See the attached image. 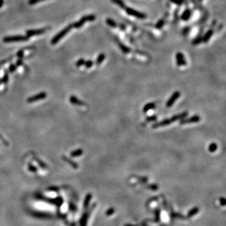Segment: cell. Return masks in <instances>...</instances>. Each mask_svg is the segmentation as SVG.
I'll return each mask as SVG.
<instances>
[{
	"label": "cell",
	"instance_id": "484cf974",
	"mask_svg": "<svg viewBox=\"0 0 226 226\" xmlns=\"http://www.w3.org/2000/svg\"><path fill=\"white\" fill-rule=\"evenodd\" d=\"M201 42H202V36H200V35L199 34L197 37H196L195 39L193 40L192 43H193L194 45H197L200 44Z\"/></svg>",
	"mask_w": 226,
	"mask_h": 226
},
{
	"label": "cell",
	"instance_id": "e0dca14e",
	"mask_svg": "<svg viewBox=\"0 0 226 226\" xmlns=\"http://www.w3.org/2000/svg\"><path fill=\"white\" fill-rule=\"evenodd\" d=\"M110 1H111L112 3H113L114 4H117V5L118 6H119L121 8L125 9L126 8V5L123 0H110Z\"/></svg>",
	"mask_w": 226,
	"mask_h": 226
},
{
	"label": "cell",
	"instance_id": "ffe728a7",
	"mask_svg": "<svg viewBox=\"0 0 226 226\" xmlns=\"http://www.w3.org/2000/svg\"><path fill=\"white\" fill-rule=\"evenodd\" d=\"M82 18L84 20H85V21L86 22L94 21L96 18V16H95L94 14H89V15L84 16V17H82Z\"/></svg>",
	"mask_w": 226,
	"mask_h": 226
},
{
	"label": "cell",
	"instance_id": "9a60e30c",
	"mask_svg": "<svg viewBox=\"0 0 226 226\" xmlns=\"http://www.w3.org/2000/svg\"><path fill=\"white\" fill-rule=\"evenodd\" d=\"M33 158H34L35 161H36V162L38 164H39V165L41 167V168H42V169H47V168H48L47 165L45 163H44L43 161L42 160H40V158H38L37 156H33Z\"/></svg>",
	"mask_w": 226,
	"mask_h": 226
},
{
	"label": "cell",
	"instance_id": "8fae6325",
	"mask_svg": "<svg viewBox=\"0 0 226 226\" xmlns=\"http://www.w3.org/2000/svg\"><path fill=\"white\" fill-rule=\"evenodd\" d=\"M62 159L65 161V162L67 163H68L69 165H70L73 168H74V169H77V168H79L78 164L73 161L72 160L70 159L69 157L66 156L65 155H62Z\"/></svg>",
	"mask_w": 226,
	"mask_h": 226
},
{
	"label": "cell",
	"instance_id": "7402d4cb",
	"mask_svg": "<svg viewBox=\"0 0 226 226\" xmlns=\"http://www.w3.org/2000/svg\"><path fill=\"white\" fill-rule=\"evenodd\" d=\"M217 148H218L217 144L215 143H212L209 145L208 149H209V152L214 153L216 152V150L217 149Z\"/></svg>",
	"mask_w": 226,
	"mask_h": 226
},
{
	"label": "cell",
	"instance_id": "f1b7e54d",
	"mask_svg": "<svg viewBox=\"0 0 226 226\" xmlns=\"http://www.w3.org/2000/svg\"><path fill=\"white\" fill-rule=\"evenodd\" d=\"M157 119H158V117H157L156 115H153V116H151L146 117V121L148 122V123H149V122L156 121Z\"/></svg>",
	"mask_w": 226,
	"mask_h": 226
},
{
	"label": "cell",
	"instance_id": "52a82bcc",
	"mask_svg": "<svg viewBox=\"0 0 226 226\" xmlns=\"http://www.w3.org/2000/svg\"><path fill=\"white\" fill-rule=\"evenodd\" d=\"M180 92L178 91L174 92V93L172 94V95H171V97H170L169 99H168L167 102H166V107L168 108H171V107L174 105L175 102V101L180 97Z\"/></svg>",
	"mask_w": 226,
	"mask_h": 226
},
{
	"label": "cell",
	"instance_id": "3957f363",
	"mask_svg": "<svg viewBox=\"0 0 226 226\" xmlns=\"http://www.w3.org/2000/svg\"><path fill=\"white\" fill-rule=\"evenodd\" d=\"M29 37L26 35H15V36H8L3 38L4 43H11V42H25L28 40Z\"/></svg>",
	"mask_w": 226,
	"mask_h": 226
},
{
	"label": "cell",
	"instance_id": "60d3db41",
	"mask_svg": "<svg viewBox=\"0 0 226 226\" xmlns=\"http://www.w3.org/2000/svg\"><path fill=\"white\" fill-rule=\"evenodd\" d=\"M48 190H50V191H52V192H56V191H57V190H58V189L57 187H53L48 188Z\"/></svg>",
	"mask_w": 226,
	"mask_h": 226
},
{
	"label": "cell",
	"instance_id": "4fadbf2b",
	"mask_svg": "<svg viewBox=\"0 0 226 226\" xmlns=\"http://www.w3.org/2000/svg\"><path fill=\"white\" fill-rule=\"evenodd\" d=\"M155 107H156V104H155V102H148V103L146 104L145 106H144L143 108V111L144 113H146L148 112L149 111H150V110L155 109Z\"/></svg>",
	"mask_w": 226,
	"mask_h": 226
},
{
	"label": "cell",
	"instance_id": "7bdbcfd3",
	"mask_svg": "<svg viewBox=\"0 0 226 226\" xmlns=\"http://www.w3.org/2000/svg\"><path fill=\"white\" fill-rule=\"evenodd\" d=\"M119 27H120V28H121L123 29V30H124V29L126 28V26H124V25H123V24H121V25L120 24V25H119Z\"/></svg>",
	"mask_w": 226,
	"mask_h": 226
},
{
	"label": "cell",
	"instance_id": "8992f818",
	"mask_svg": "<svg viewBox=\"0 0 226 226\" xmlns=\"http://www.w3.org/2000/svg\"><path fill=\"white\" fill-rule=\"evenodd\" d=\"M47 94L46 92H42L37 94L28 97L26 101H27L28 103H33V102H37V101L40 100H42V99H45L47 97Z\"/></svg>",
	"mask_w": 226,
	"mask_h": 226
},
{
	"label": "cell",
	"instance_id": "ba28073f",
	"mask_svg": "<svg viewBox=\"0 0 226 226\" xmlns=\"http://www.w3.org/2000/svg\"><path fill=\"white\" fill-rule=\"evenodd\" d=\"M176 58H177V64L179 67L187 65V62H186L185 59L184 55H183L182 53H177L176 54Z\"/></svg>",
	"mask_w": 226,
	"mask_h": 226
},
{
	"label": "cell",
	"instance_id": "ab89813d",
	"mask_svg": "<svg viewBox=\"0 0 226 226\" xmlns=\"http://www.w3.org/2000/svg\"><path fill=\"white\" fill-rule=\"evenodd\" d=\"M22 64H23V61H22L21 58H20L19 60H18L17 61V64H16V65L17 66H21Z\"/></svg>",
	"mask_w": 226,
	"mask_h": 226
},
{
	"label": "cell",
	"instance_id": "7a4b0ae2",
	"mask_svg": "<svg viewBox=\"0 0 226 226\" xmlns=\"http://www.w3.org/2000/svg\"><path fill=\"white\" fill-rule=\"evenodd\" d=\"M72 28H73L72 24L69 25L67 27H65V28L63 29L61 32H60L59 33H57V34L53 38L52 41H51V43H52V45H55V44L58 43V42H59V41L61 40L64 36H65V35L70 32V30H71Z\"/></svg>",
	"mask_w": 226,
	"mask_h": 226
},
{
	"label": "cell",
	"instance_id": "d4e9b609",
	"mask_svg": "<svg viewBox=\"0 0 226 226\" xmlns=\"http://www.w3.org/2000/svg\"><path fill=\"white\" fill-rule=\"evenodd\" d=\"M165 23V20H164L163 19H161V20H158V21H157L156 25H155V27H156L157 29H161V28L164 26Z\"/></svg>",
	"mask_w": 226,
	"mask_h": 226
},
{
	"label": "cell",
	"instance_id": "cb8c5ba5",
	"mask_svg": "<svg viewBox=\"0 0 226 226\" xmlns=\"http://www.w3.org/2000/svg\"><path fill=\"white\" fill-rule=\"evenodd\" d=\"M146 187L147 188V189H149V190H153V191H156V190H157L158 189H159V186H158V185L155 184V183L147 185L146 186Z\"/></svg>",
	"mask_w": 226,
	"mask_h": 226
},
{
	"label": "cell",
	"instance_id": "d590c367",
	"mask_svg": "<svg viewBox=\"0 0 226 226\" xmlns=\"http://www.w3.org/2000/svg\"><path fill=\"white\" fill-rule=\"evenodd\" d=\"M0 141H1V142H2V143H3L4 145H5V146H8L9 143H8V141H7L6 140V139H4V138L2 136H1V134H0Z\"/></svg>",
	"mask_w": 226,
	"mask_h": 226
},
{
	"label": "cell",
	"instance_id": "83f0119b",
	"mask_svg": "<svg viewBox=\"0 0 226 226\" xmlns=\"http://www.w3.org/2000/svg\"><path fill=\"white\" fill-rule=\"evenodd\" d=\"M91 199H92V195L91 194V193H89V194H87V195H86L84 200V207H87V205H89V202H90Z\"/></svg>",
	"mask_w": 226,
	"mask_h": 226
},
{
	"label": "cell",
	"instance_id": "ac0fdd59",
	"mask_svg": "<svg viewBox=\"0 0 226 226\" xmlns=\"http://www.w3.org/2000/svg\"><path fill=\"white\" fill-rule=\"evenodd\" d=\"M85 23H86V21H85V20H84L82 18L79 21L76 22V23H74V24H72L73 28H79L82 27Z\"/></svg>",
	"mask_w": 226,
	"mask_h": 226
},
{
	"label": "cell",
	"instance_id": "836d02e7",
	"mask_svg": "<svg viewBox=\"0 0 226 226\" xmlns=\"http://www.w3.org/2000/svg\"><path fill=\"white\" fill-rule=\"evenodd\" d=\"M17 66L14 65V64H11V65H10V67H9V72H10V73L14 72L17 70Z\"/></svg>",
	"mask_w": 226,
	"mask_h": 226
},
{
	"label": "cell",
	"instance_id": "7c38bea8",
	"mask_svg": "<svg viewBox=\"0 0 226 226\" xmlns=\"http://www.w3.org/2000/svg\"><path fill=\"white\" fill-rule=\"evenodd\" d=\"M213 33H214V30H212V29H209V30L205 33V34L204 35L203 37H202V42H204V43H207V42L209 41V40L210 39V38L212 37Z\"/></svg>",
	"mask_w": 226,
	"mask_h": 226
},
{
	"label": "cell",
	"instance_id": "30bf717a",
	"mask_svg": "<svg viewBox=\"0 0 226 226\" xmlns=\"http://www.w3.org/2000/svg\"><path fill=\"white\" fill-rule=\"evenodd\" d=\"M69 101L72 104L77 105L78 106H86V104L84 102L79 99L77 97L74 96V95L70 97Z\"/></svg>",
	"mask_w": 226,
	"mask_h": 226
},
{
	"label": "cell",
	"instance_id": "277c9868",
	"mask_svg": "<svg viewBox=\"0 0 226 226\" xmlns=\"http://www.w3.org/2000/svg\"><path fill=\"white\" fill-rule=\"evenodd\" d=\"M125 11L127 14H129L130 16H132V17H134L135 18H137L145 19L146 18V15L145 13L139 12V11H137V10H135L131 8L126 7Z\"/></svg>",
	"mask_w": 226,
	"mask_h": 226
},
{
	"label": "cell",
	"instance_id": "ee69618b",
	"mask_svg": "<svg viewBox=\"0 0 226 226\" xmlns=\"http://www.w3.org/2000/svg\"><path fill=\"white\" fill-rule=\"evenodd\" d=\"M3 5V0H0V8H1Z\"/></svg>",
	"mask_w": 226,
	"mask_h": 226
},
{
	"label": "cell",
	"instance_id": "5b68a950",
	"mask_svg": "<svg viewBox=\"0 0 226 226\" xmlns=\"http://www.w3.org/2000/svg\"><path fill=\"white\" fill-rule=\"evenodd\" d=\"M200 121V117L199 115H193V116L189 117V118H183L180 120L179 124L180 125H183L186 124H191V123H199Z\"/></svg>",
	"mask_w": 226,
	"mask_h": 226
},
{
	"label": "cell",
	"instance_id": "b9f144b4",
	"mask_svg": "<svg viewBox=\"0 0 226 226\" xmlns=\"http://www.w3.org/2000/svg\"><path fill=\"white\" fill-rule=\"evenodd\" d=\"M220 202H221V204L222 205H225V199H224V198H222V197L221 198V199H220Z\"/></svg>",
	"mask_w": 226,
	"mask_h": 226
},
{
	"label": "cell",
	"instance_id": "2e32d148",
	"mask_svg": "<svg viewBox=\"0 0 226 226\" xmlns=\"http://www.w3.org/2000/svg\"><path fill=\"white\" fill-rule=\"evenodd\" d=\"M84 153V150L82 149H77L76 150L72 151L70 153V156L72 157V158H76V157H79L81 156Z\"/></svg>",
	"mask_w": 226,
	"mask_h": 226
},
{
	"label": "cell",
	"instance_id": "d6a6232c",
	"mask_svg": "<svg viewBox=\"0 0 226 226\" xmlns=\"http://www.w3.org/2000/svg\"><path fill=\"white\" fill-rule=\"evenodd\" d=\"M137 178L138 179L139 182H141V183H146L148 180V178L146 177H138Z\"/></svg>",
	"mask_w": 226,
	"mask_h": 226
},
{
	"label": "cell",
	"instance_id": "f546056e",
	"mask_svg": "<svg viewBox=\"0 0 226 226\" xmlns=\"http://www.w3.org/2000/svg\"><path fill=\"white\" fill-rule=\"evenodd\" d=\"M85 60L84 59V58H80V59H79L78 61H77V62H76V67H81V66H82L84 65L85 64Z\"/></svg>",
	"mask_w": 226,
	"mask_h": 226
},
{
	"label": "cell",
	"instance_id": "5bb4252c",
	"mask_svg": "<svg viewBox=\"0 0 226 226\" xmlns=\"http://www.w3.org/2000/svg\"><path fill=\"white\" fill-rule=\"evenodd\" d=\"M191 14H192L191 10H190V9H187V10H185L184 12H183L182 13V14L181 16L182 20H183V21H187V20H189V19L190 18V17H191Z\"/></svg>",
	"mask_w": 226,
	"mask_h": 226
},
{
	"label": "cell",
	"instance_id": "e575fe53",
	"mask_svg": "<svg viewBox=\"0 0 226 226\" xmlns=\"http://www.w3.org/2000/svg\"><path fill=\"white\" fill-rule=\"evenodd\" d=\"M45 1V0H29L28 4L30 5H33V4L38 3L39 2H42V1Z\"/></svg>",
	"mask_w": 226,
	"mask_h": 226
},
{
	"label": "cell",
	"instance_id": "4dcf8cb0",
	"mask_svg": "<svg viewBox=\"0 0 226 226\" xmlns=\"http://www.w3.org/2000/svg\"><path fill=\"white\" fill-rule=\"evenodd\" d=\"M8 80H9L8 74V73L6 72L5 74H4L3 77L2 79H1V82L3 83V84H7L8 82Z\"/></svg>",
	"mask_w": 226,
	"mask_h": 226
},
{
	"label": "cell",
	"instance_id": "f6af8a7d",
	"mask_svg": "<svg viewBox=\"0 0 226 226\" xmlns=\"http://www.w3.org/2000/svg\"><path fill=\"white\" fill-rule=\"evenodd\" d=\"M1 84V80L0 79V84Z\"/></svg>",
	"mask_w": 226,
	"mask_h": 226
},
{
	"label": "cell",
	"instance_id": "74e56055",
	"mask_svg": "<svg viewBox=\"0 0 226 226\" xmlns=\"http://www.w3.org/2000/svg\"><path fill=\"white\" fill-rule=\"evenodd\" d=\"M170 1L175 4H178V5H180V4L182 3L183 0H170Z\"/></svg>",
	"mask_w": 226,
	"mask_h": 226
},
{
	"label": "cell",
	"instance_id": "44dd1931",
	"mask_svg": "<svg viewBox=\"0 0 226 226\" xmlns=\"http://www.w3.org/2000/svg\"><path fill=\"white\" fill-rule=\"evenodd\" d=\"M119 47L120 49L121 50V51L123 52L124 54H128L129 52H130L131 49L130 48L126 46V45H124V44L123 43H119Z\"/></svg>",
	"mask_w": 226,
	"mask_h": 226
},
{
	"label": "cell",
	"instance_id": "f35d334b",
	"mask_svg": "<svg viewBox=\"0 0 226 226\" xmlns=\"http://www.w3.org/2000/svg\"><path fill=\"white\" fill-rule=\"evenodd\" d=\"M190 27H185L184 29L183 30V33L184 35H187L188 34V33H189V32H190Z\"/></svg>",
	"mask_w": 226,
	"mask_h": 226
},
{
	"label": "cell",
	"instance_id": "bcb514c9",
	"mask_svg": "<svg viewBox=\"0 0 226 226\" xmlns=\"http://www.w3.org/2000/svg\"><path fill=\"white\" fill-rule=\"evenodd\" d=\"M199 1H202V0H199Z\"/></svg>",
	"mask_w": 226,
	"mask_h": 226
},
{
	"label": "cell",
	"instance_id": "8d00e7d4",
	"mask_svg": "<svg viewBox=\"0 0 226 226\" xmlns=\"http://www.w3.org/2000/svg\"><path fill=\"white\" fill-rule=\"evenodd\" d=\"M17 55L19 58H22L23 57V55H24V52H23V50H19L18 52H17Z\"/></svg>",
	"mask_w": 226,
	"mask_h": 226
},
{
	"label": "cell",
	"instance_id": "603a6c76",
	"mask_svg": "<svg viewBox=\"0 0 226 226\" xmlns=\"http://www.w3.org/2000/svg\"><path fill=\"white\" fill-rule=\"evenodd\" d=\"M106 23L108 25L112 28H116L117 27V26H118L116 23V22L111 18L106 19Z\"/></svg>",
	"mask_w": 226,
	"mask_h": 226
},
{
	"label": "cell",
	"instance_id": "1f68e13d",
	"mask_svg": "<svg viewBox=\"0 0 226 226\" xmlns=\"http://www.w3.org/2000/svg\"><path fill=\"white\" fill-rule=\"evenodd\" d=\"M93 64H94L93 62H92V61H91V60H88V61L85 62L84 65H85V67H86V68L89 69V68H91V67H92Z\"/></svg>",
	"mask_w": 226,
	"mask_h": 226
},
{
	"label": "cell",
	"instance_id": "4316f807",
	"mask_svg": "<svg viewBox=\"0 0 226 226\" xmlns=\"http://www.w3.org/2000/svg\"><path fill=\"white\" fill-rule=\"evenodd\" d=\"M28 170L32 173H36L38 171L37 168L31 163H29L28 165Z\"/></svg>",
	"mask_w": 226,
	"mask_h": 226
},
{
	"label": "cell",
	"instance_id": "d6986e66",
	"mask_svg": "<svg viewBox=\"0 0 226 226\" xmlns=\"http://www.w3.org/2000/svg\"><path fill=\"white\" fill-rule=\"evenodd\" d=\"M106 58V55L104 54H103V53H101V54H99V55H98L97 58L96 59V64L97 65H100L102 63V62L104 61Z\"/></svg>",
	"mask_w": 226,
	"mask_h": 226
},
{
	"label": "cell",
	"instance_id": "6da1fadb",
	"mask_svg": "<svg viewBox=\"0 0 226 226\" xmlns=\"http://www.w3.org/2000/svg\"><path fill=\"white\" fill-rule=\"evenodd\" d=\"M188 114H189L188 112L185 111V112H183L182 113H180V114H176V115H174V116L170 117V118L165 119L162 120V121L154 123L152 125V127L153 129H156L158 128V127L167 126L169 125V124H172V123H175V122H176L177 121H178V120L180 121V120L185 118V117L187 116Z\"/></svg>",
	"mask_w": 226,
	"mask_h": 226
},
{
	"label": "cell",
	"instance_id": "9c48e42d",
	"mask_svg": "<svg viewBox=\"0 0 226 226\" xmlns=\"http://www.w3.org/2000/svg\"><path fill=\"white\" fill-rule=\"evenodd\" d=\"M45 32H46L45 29L42 28V29H37V30H29L26 31V36H28V37H30V36L43 34Z\"/></svg>",
	"mask_w": 226,
	"mask_h": 226
}]
</instances>
